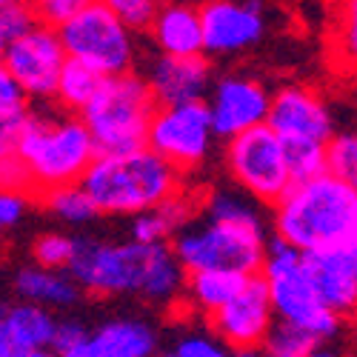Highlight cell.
<instances>
[{"instance_id":"44dd1931","label":"cell","mask_w":357,"mask_h":357,"mask_svg":"<svg viewBox=\"0 0 357 357\" xmlns=\"http://www.w3.org/2000/svg\"><path fill=\"white\" fill-rule=\"evenodd\" d=\"M195 200L189 195L174 197L158 209L132 218L129 223V241L143 243V246H166L169 241H174L192 220H195Z\"/></svg>"},{"instance_id":"603a6c76","label":"cell","mask_w":357,"mask_h":357,"mask_svg":"<svg viewBox=\"0 0 357 357\" xmlns=\"http://www.w3.org/2000/svg\"><path fill=\"white\" fill-rule=\"evenodd\" d=\"M249 278L231 275V272H197L186 275V291L183 297L203 314H218L223 306H229L237 294L243 291Z\"/></svg>"},{"instance_id":"8fae6325","label":"cell","mask_w":357,"mask_h":357,"mask_svg":"<svg viewBox=\"0 0 357 357\" xmlns=\"http://www.w3.org/2000/svg\"><path fill=\"white\" fill-rule=\"evenodd\" d=\"M66 63L69 54L63 49L61 32L43 23H35L29 32L9 40L3 54V69L20 86V92L29 98V103L54 100Z\"/></svg>"},{"instance_id":"ffe728a7","label":"cell","mask_w":357,"mask_h":357,"mask_svg":"<svg viewBox=\"0 0 357 357\" xmlns=\"http://www.w3.org/2000/svg\"><path fill=\"white\" fill-rule=\"evenodd\" d=\"M12 286L23 303H35V306H43L49 312L72 309L83 297V289L75 283V278L69 272H49L35 263L20 266L12 278Z\"/></svg>"},{"instance_id":"4dcf8cb0","label":"cell","mask_w":357,"mask_h":357,"mask_svg":"<svg viewBox=\"0 0 357 357\" xmlns=\"http://www.w3.org/2000/svg\"><path fill=\"white\" fill-rule=\"evenodd\" d=\"M109 6L123 20L129 32H146V29H152L158 9H160V3H152V0H109Z\"/></svg>"},{"instance_id":"60d3db41","label":"cell","mask_w":357,"mask_h":357,"mask_svg":"<svg viewBox=\"0 0 357 357\" xmlns=\"http://www.w3.org/2000/svg\"><path fill=\"white\" fill-rule=\"evenodd\" d=\"M231 357H266L263 349H241V351H231Z\"/></svg>"},{"instance_id":"d6a6232c","label":"cell","mask_w":357,"mask_h":357,"mask_svg":"<svg viewBox=\"0 0 357 357\" xmlns=\"http://www.w3.org/2000/svg\"><path fill=\"white\" fill-rule=\"evenodd\" d=\"M177 357H231L229 346L212 332H189L174 346Z\"/></svg>"},{"instance_id":"7bdbcfd3","label":"cell","mask_w":357,"mask_h":357,"mask_svg":"<svg viewBox=\"0 0 357 357\" xmlns=\"http://www.w3.org/2000/svg\"><path fill=\"white\" fill-rule=\"evenodd\" d=\"M20 357H57L52 349H43V351H23Z\"/></svg>"},{"instance_id":"ee69618b","label":"cell","mask_w":357,"mask_h":357,"mask_svg":"<svg viewBox=\"0 0 357 357\" xmlns=\"http://www.w3.org/2000/svg\"><path fill=\"white\" fill-rule=\"evenodd\" d=\"M309 357H337V354H335L332 349H323V346H317V349H314Z\"/></svg>"},{"instance_id":"4fadbf2b","label":"cell","mask_w":357,"mask_h":357,"mask_svg":"<svg viewBox=\"0 0 357 357\" xmlns=\"http://www.w3.org/2000/svg\"><path fill=\"white\" fill-rule=\"evenodd\" d=\"M269 126L283 143H323L337 135L326 100L309 86H283L272 95Z\"/></svg>"},{"instance_id":"ab89813d","label":"cell","mask_w":357,"mask_h":357,"mask_svg":"<svg viewBox=\"0 0 357 357\" xmlns=\"http://www.w3.org/2000/svg\"><path fill=\"white\" fill-rule=\"evenodd\" d=\"M23 351L17 349V343L12 340V335H9V329L3 323H0V357H20Z\"/></svg>"},{"instance_id":"1f68e13d","label":"cell","mask_w":357,"mask_h":357,"mask_svg":"<svg viewBox=\"0 0 357 357\" xmlns=\"http://www.w3.org/2000/svg\"><path fill=\"white\" fill-rule=\"evenodd\" d=\"M38 23L35 3H23V0H0V26L9 40L20 38Z\"/></svg>"},{"instance_id":"b9f144b4","label":"cell","mask_w":357,"mask_h":357,"mask_svg":"<svg viewBox=\"0 0 357 357\" xmlns=\"http://www.w3.org/2000/svg\"><path fill=\"white\" fill-rule=\"evenodd\" d=\"M6 46H9V38L3 32V26H0V66H3V54H6Z\"/></svg>"},{"instance_id":"d6986e66","label":"cell","mask_w":357,"mask_h":357,"mask_svg":"<svg viewBox=\"0 0 357 357\" xmlns=\"http://www.w3.org/2000/svg\"><path fill=\"white\" fill-rule=\"evenodd\" d=\"M149 35H152L158 54H163V57H200V54H206L200 6L160 3Z\"/></svg>"},{"instance_id":"5bb4252c","label":"cell","mask_w":357,"mask_h":357,"mask_svg":"<svg viewBox=\"0 0 357 357\" xmlns=\"http://www.w3.org/2000/svg\"><path fill=\"white\" fill-rule=\"evenodd\" d=\"M278 314L272 306L269 289L260 275L249 278L243 291L234 297L229 306H223L218 314L209 317L212 335L220 337L231 351L241 349H260L266 335L272 332Z\"/></svg>"},{"instance_id":"ba28073f","label":"cell","mask_w":357,"mask_h":357,"mask_svg":"<svg viewBox=\"0 0 357 357\" xmlns=\"http://www.w3.org/2000/svg\"><path fill=\"white\" fill-rule=\"evenodd\" d=\"M61 40L69 61L95 69L100 77H121L135 66V32H129L106 0H86L61 29Z\"/></svg>"},{"instance_id":"f6af8a7d","label":"cell","mask_w":357,"mask_h":357,"mask_svg":"<svg viewBox=\"0 0 357 357\" xmlns=\"http://www.w3.org/2000/svg\"><path fill=\"white\" fill-rule=\"evenodd\" d=\"M155 357H177L174 351H163V354H155Z\"/></svg>"},{"instance_id":"d4e9b609","label":"cell","mask_w":357,"mask_h":357,"mask_svg":"<svg viewBox=\"0 0 357 357\" xmlns=\"http://www.w3.org/2000/svg\"><path fill=\"white\" fill-rule=\"evenodd\" d=\"M106 77H100L95 69H89L77 61H69L63 66V75H61V83H57V106L69 114H80L89 103L95 100V95L100 92Z\"/></svg>"},{"instance_id":"6da1fadb","label":"cell","mask_w":357,"mask_h":357,"mask_svg":"<svg viewBox=\"0 0 357 357\" xmlns=\"http://www.w3.org/2000/svg\"><path fill=\"white\" fill-rule=\"evenodd\" d=\"M69 275L83 294L140 297L152 306H172L186 291V272L172 246H143L135 241H109L80 234Z\"/></svg>"},{"instance_id":"52a82bcc","label":"cell","mask_w":357,"mask_h":357,"mask_svg":"<svg viewBox=\"0 0 357 357\" xmlns=\"http://www.w3.org/2000/svg\"><path fill=\"white\" fill-rule=\"evenodd\" d=\"M260 278L269 289L278 320L309 329L320 343L337 335L340 317L320 301V294L306 272V257L280 237H269Z\"/></svg>"},{"instance_id":"7c38bea8","label":"cell","mask_w":357,"mask_h":357,"mask_svg":"<svg viewBox=\"0 0 357 357\" xmlns=\"http://www.w3.org/2000/svg\"><path fill=\"white\" fill-rule=\"evenodd\" d=\"M206 106H209V114H212L215 137H223L229 143L269 123L272 95L263 86V80L231 72L212 83Z\"/></svg>"},{"instance_id":"74e56055","label":"cell","mask_w":357,"mask_h":357,"mask_svg":"<svg viewBox=\"0 0 357 357\" xmlns=\"http://www.w3.org/2000/svg\"><path fill=\"white\" fill-rule=\"evenodd\" d=\"M86 337H89V329H86L80 320L63 317L61 323H57V335H54L52 351H54V354H66V351H72L75 346H80Z\"/></svg>"},{"instance_id":"ac0fdd59","label":"cell","mask_w":357,"mask_h":357,"mask_svg":"<svg viewBox=\"0 0 357 357\" xmlns=\"http://www.w3.org/2000/svg\"><path fill=\"white\" fill-rule=\"evenodd\" d=\"M155 329L140 317H114L89 329V337L57 357H155Z\"/></svg>"},{"instance_id":"cb8c5ba5","label":"cell","mask_w":357,"mask_h":357,"mask_svg":"<svg viewBox=\"0 0 357 357\" xmlns=\"http://www.w3.org/2000/svg\"><path fill=\"white\" fill-rule=\"evenodd\" d=\"M257 206L260 203H255L241 189H212L200 200L197 218L212 223H263Z\"/></svg>"},{"instance_id":"5b68a950","label":"cell","mask_w":357,"mask_h":357,"mask_svg":"<svg viewBox=\"0 0 357 357\" xmlns=\"http://www.w3.org/2000/svg\"><path fill=\"white\" fill-rule=\"evenodd\" d=\"M158 109L160 106L146 77L129 72L106 77L95 100L80 112V121L92 135L98 155H129L146 149Z\"/></svg>"},{"instance_id":"9c48e42d","label":"cell","mask_w":357,"mask_h":357,"mask_svg":"<svg viewBox=\"0 0 357 357\" xmlns=\"http://www.w3.org/2000/svg\"><path fill=\"white\" fill-rule=\"evenodd\" d=\"M223 160L234 186L260 206H278L294 186L286 146L269 126L229 140Z\"/></svg>"},{"instance_id":"277c9868","label":"cell","mask_w":357,"mask_h":357,"mask_svg":"<svg viewBox=\"0 0 357 357\" xmlns=\"http://www.w3.org/2000/svg\"><path fill=\"white\" fill-rule=\"evenodd\" d=\"M17 158L32 174L35 197H40L54 189L83 183L86 172L100 155L80 114L29 112L17 140Z\"/></svg>"},{"instance_id":"f35d334b","label":"cell","mask_w":357,"mask_h":357,"mask_svg":"<svg viewBox=\"0 0 357 357\" xmlns=\"http://www.w3.org/2000/svg\"><path fill=\"white\" fill-rule=\"evenodd\" d=\"M26 117L29 114L12 117V121H0V158H3V155H17V140H20Z\"/></svg>"},{"instance_id":"83f0119b","label":"cell","mask_w":357,"mask_h":357,"mask_svg":"<svg viewBox=\"0 0 357 357\" xmlns=\"http://www.w3.org/2000/svg\"><path fill=\"white\" fill-rule=\"evenodd\" d=\"M77 249V237L66 231H43L32 243V263L49 272H69Z\"/></svg>"},{"instance_id":"3957f363","label":"cell","mask_w":357,"mask_h":357,"mask_svg":"<svg viewBox=\"0 0 357 357\" xmlns=\"http://www.w3.org/2000/svg\"><path fill=\"white\" fill-rule=\"evenodd\" d=\"M83 189L100 215L137 218L186 195V177L152 149H137L129 155H100L86 172Z\"/></svg>"},{"instance_id":"9a60e30c","label":"cell","mask_w":357,"mask_h":357,"mask_svg":"<svg viewBox=\"0 0 357 357\" xmlns=\"http://www.w3.org/2000/svg\"><path fill=\"white\" fill-rule=\"evenodd\" d=\"M203 49L206 54H237L257 46L266 35V17L260 3L212 0L200 6Z\"/></svg>"},{"instance_id":"e575fe53","label":"cell","mask_w":357,"mask_h":357,"mask_svg":"<svg viewBox=\"0 0 357 357\" xmlns=\"http://www.w3.org/2000/svg\"><path fill=\"white\" fill-rule=\"evenodd\" d=\"M0 192H23L35 197V186H32V174L23 166V160L17 155H3L0 158Z\"/></svg>"},{"instance_id":"30bf717a","label":"cell","mask_w":357,"mask_h":357,"mask_svg":"<svg viewBox=\"0 0 357 357\" xmlns=\"http://www.w3.org/2000/svg\"><path fill=\"white\" fill-rule=\"evenodd\" d=\"M212 114L206 103H183V106H160L152 129H149L146 149L174 166L183 177L200 169L212 152Z\"/></svg>"},{"instance_id":"bcb514c9","label":"cell","mask_w":357,"mask_h":357,"mask_svg":"<svg viewBox=\"0 0 357 357\" xmlns=\"http://www.w3.org/2000/svg\"><path fill=\"white\" fill-rule=\"evenodd\" d=\"M351 186H354V189H357V174H354V181H351Z\"/></svg>"},{"instance_id":"2e32d148","label":"cell","mask_w":357,"mask_h":357,"mask_svg":"<svg viewBox=\"0 0 357 357\" xmlns=\"http://www.w3.org/2000/svg\"><path fill=\"white\" fill-rule=\"evenodd\" d=\"M306 272L320 294V301L329 306L340 320L357 314V234L343 249L303 255Z\"/></svg>"},{"instance_id":"d590c367","label":"cell","mask_w":357,"mask_h":357,"mask_svg":"<svg viewBox=\"0 0 357 357\" xmlns=\"http://www.w3.org/2000/svg\"><path fill=\"white\" fill-rule=\"evenodd\" d=\"M29 98L20 92V86L9 77V72L0 66V121H12V117L29 114Z\"/></svg>"},{"instance_id":"f546056e","label":"cell","mask_w":357,"mask_h":357,"mask_svg":"<svg viewBox=\"0 0 357 357\" xmlns=\"http://www.w3.org/2000/svg\"><path fill=\"white\" fill-rule=\"evenodd\" d=\"M335 52L340 63L357 69V0L340 6V15L335 20Z\"/></svg>"},{"instance_id":"836d02e7","label":"cell","mask_w":357,"mask_h":357,"mask_svg":"<svg viewBox=\"0 0 357 357\" xmlns=\"http://www.w3.org/2000/svg\"><path fill=\"white\" fill-rule=\"evenodd\" d=\"M86 0H40L35 3V15H38V23L49 26V29H61L83 9Z\"/></svg>"},{"instance_id":"484cf974","label":"cell","mask_w":357,"mask_h":357,"mask_svg":"<svg viewBox=\"0 0 357 357\" xmlns=\"http://www.w3.org/2000/svg\"><path fill=\"white\" fill-rule=\"evenodd\" d=\"M40 203L46 206V212L52 218H57L66 226H77V229L89 226L95 218H100L98 206L92 203V197H89V192L83 189V183L46 192V195H40Z\"/></svg>"},{"instance_id":"7402d4cb","label":"cell","mask_w":357,"mask_h":357,"mask_svg":"<svg viewBox=\"0 0 357 357\" xmlns=\"http://www.w3.org/2000/svg\"><path fill=\"white\" fill-rule=\"evenodd\" d=\"M57 320L54 312L35 306V303H12L3 326L9 329L12 340L17 343L20 351H43L52 349L54 335H57Z\"/></svg>"},{"instance_id":"e0dca14e","label":"cell","mask_w":357,"mask_h":357,"mask_svg":"<svg viewBox=\"0 0 357 357\" xmlns=\"http://www.w3.org/2000/svg\"><path fill=\"white\" fill-rule=\"evenodd\" d=\"M146 83L152 86L158 106L206 103L212 92V63L200 57H163L158 54L149 66Z\"/></svg>"},{"instance_id":"7a4b0ae2","label":"cell","mask_w":357,"mask_h":357,"mask_svg":"<svg viewBox=\"0 0 357 357\" xmlns=\"http://www.w3.org/2000/svg\"><path fill=\"white\" fill-rule=\"evenodd\" d=\"M357 234V189L335 174L294 183L275 206V237L303 255L343 249Z\"/></svg>"},{"instance_id":"8992f818","label":"cell","mask_w":357,"mask_h":357,"mask_svg":"<svg viewBox=\"0 0 357 357\" xmlns=\"http://www.w3.org/2000/svg\"><path fill=\"white\" fill-rule=\"evenodd\" d=\"M266 246L269 237L263 223H212L203 218H195L172 241V252L186 275L231 272L255 278L263 269Z\"/></svg>"},{"instance_id":"4316f807","label":"cell","mask_w":357,"mask_h":357,"mask_svg":"<svg viewBox=\"0 0 357 357\" xmlns=\"http://www.w3.org/2000/svg\"><path fill=\"white\" fill-rule=\"evenodd\" d=\"M317 346H320V340L309 329H303V326L275 320L272 332L266 335L260 349L266 357H309Z\"/></svg>"},{"instance_id":"f1b7e54d","label":"cell","mask_w":357,"mask_h":357,"mask_svg":"<svg viewBox=\"0 0 357 357\" xmlns=\"http://www.w3.org/2000/svg\"><path fill=\"white\" fill-rule=\"evenodd\" d=\"M326 169L329 174L351 183L357 174V132H337L326 146Z\"/></svg>"},{"instance_id":"8d00e7d4","label":"cell","mask_w":357,"mask_h":357,"mask_svg":"<svg viewBox=\"0 0 357 357\" xmlns=\"http://www.w3.org/2000/svg\"><path fill=\"white\" fill-rule=\"evenodd\" d=\"M29 200H32V195L0 192V234L20 226V220L26 218V209H29Z\"/></svg>"}]
</instances>
